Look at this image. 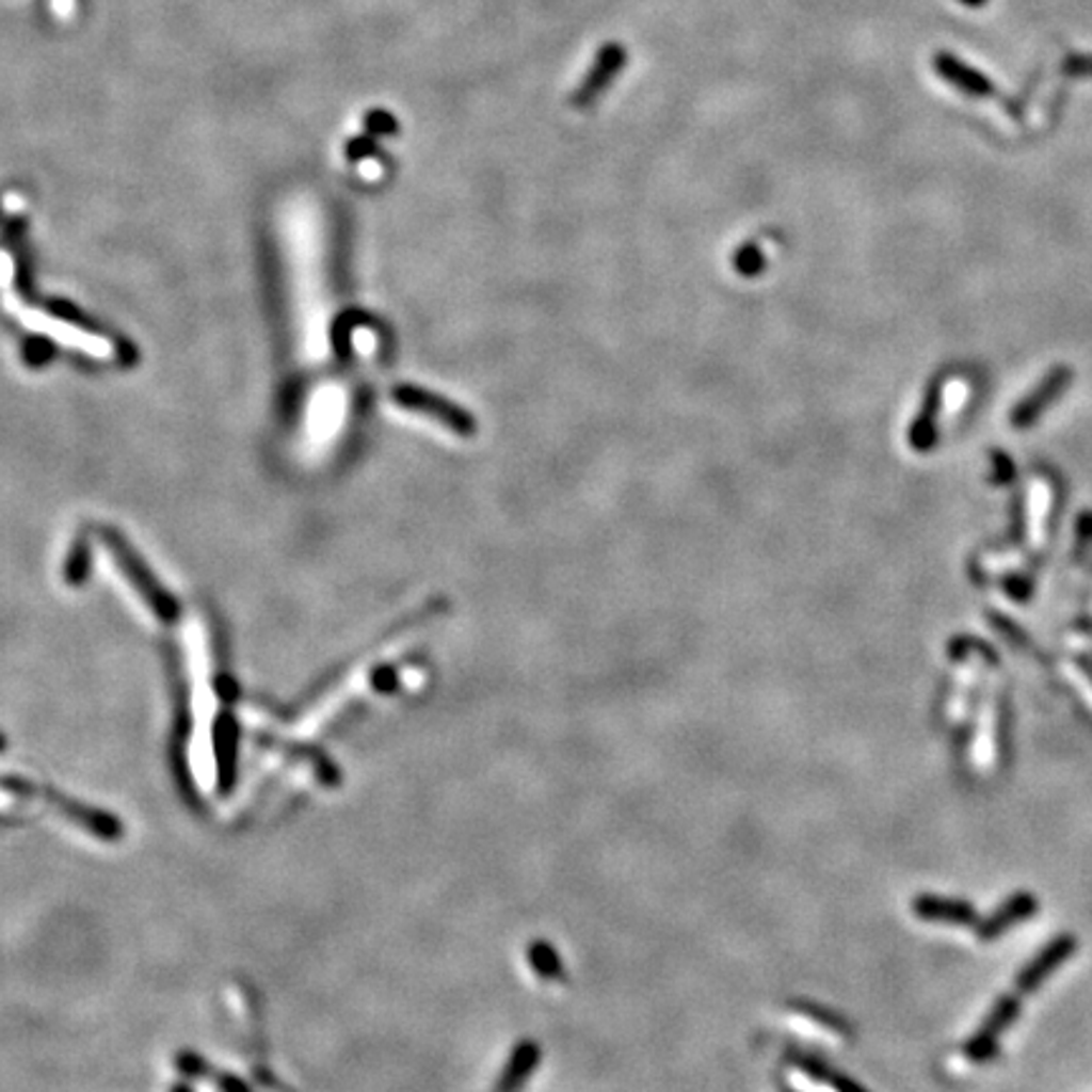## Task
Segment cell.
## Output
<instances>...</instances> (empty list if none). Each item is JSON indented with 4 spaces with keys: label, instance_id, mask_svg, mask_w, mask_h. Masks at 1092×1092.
Listing matches in <instances>:
<instances>
[{
    "label": "cell",
    "instance_id": "6da1fadb",
    "mask_svg": "<svg viewBox=\"0 0 1092 1092\" xmlns=\"http://www.w3.org/2000/svg\"><path fill=\"white\" fill-rule=\"evenodd\" d=\"M99 536L105 539L107 551L112 555L117 569L127 577V582L132 584L136 595L145 599L155 617H160L162 623H175V620L180 617V605H177V599L170 595L165 587L157 582V577L147 569V564L136 557L132 544H129L119 531L109 527H101Z\"/></svg>",
    "mask_w": 1092,
    "mask_h": 1092
},
{
    "label": "cell",
    "instance_id": "7a4b0ae2",
    "mask_svg": "<svg viewBox=\"0 0 1092 1092\" xmlns=\"http://www.w3.org/2000/svg\"><path fill=\"white\" fill-rule=\"evenodd\" d=\"M392 398L400 407L413 410V413L430 415V418L440 420L443 425L453 430V433H459V435L476 433V420L470 418L466 410L453 405V402L440 398V395L420 390V387H413V385H400L398 390L392 392Z\"/></svg>",
    "mask_w": 1092,
    "mask_h": 1092
},
{
    "label": "cell",
    "instance_id": "3957f363",
    "mask_svg": "<svg viewBox=\"0 0 1092 1092\" xmlns=\"http://www.w3.org/2000/svg\"><path fill=\"white\" fill-rule=\"evenodd\" d=\"M18 317L23 319L29 326H33V330L49 332V334H53V337L64 339L71 347H79V350H84L89 354H97V357H101V354H109V344L105 339L94 337V334L71 330V326H66V322H57V319L46 317V314L31 311V309H18Z\"/></svg>",
    "mask_w": 1092,
    "mask_h": 1092
},
{
    "label": "cell",
    "instance_id": "277c9868",
    "mask_svg": "<svg viewBox=\"0 0 1092 1092\" xmlns=\"http://www.w3.org/2000/svg\"><path fill=\"white\" fill-rule=\"evenodd\" d=\"M938 71L944 77L961 89L966 94H976V97H986V94H994L992 81H989L984 74H979L971 66H964L959 59L953 57H941L938 59Z\"/></svg>",
    "mask_w": 1092,
    "mask_h": 1092
},
{
    "label": "cell",
    "instance_id": "5b68a950",
    "mask_svg": "<svg viewBox=\"0 0 1092 1092\" xmlns=\"http://www.w3.org/2000/svg\"><path fill=\"white\" fill-rule=\"evenodd\" d=\"M916 913L926 920H951V924H966V920L974 918V913L968 911L964 903H956V900H944V898H918Z\"/></svg>",
    "mask_w": 1092,
    "mask_h": 1092
},
{
    "label": "cell",
    "instance_id": "8992f818",
    "mask_svg": "<svg viewBox=\"0 0 1092 1092\" xmlns=\"http://www.w3.org/2000/svg\"><path fill=\"white\" fill-rule=\"evenodd\" d=\"M1070 948H1073V944H1070V938H1062V941H1057L1055 946H1049L1047 951H1044L1040 959L1034 961V966H1029L1027 971H1024V976L1019 979V984L1024 989H1032V986L1040 984L1044 976H1047L1055 966H1060L1062 961L1067 959Z\"/></svg>",
    "mask_w": 1092,
    "mask_h": 1092
},
{
    "label": "cell",
    "instance_id": "52a82bcc",
    "mask_svg": "<svg viewBox=\"0 0 1092 1092\" xmlns=\"http://www.w3.org/2000/svg\"><path fill=\"white\" fill-rule=\"evenodd\" d=\"M536 1062V1047L534 1044H524L521 1049H516L514 1060L509 1064V1073L503 1075L501 1085H498V1092H518L524 1080L531 1075V1067Z\"/></svg>",
    "mask_w": 1092,
    "mask_h": 1092
},
{
    "label": "cell",
    "instance_id": "ba28073f",
    "mask_svg": "<svg viewBox=\"0 0 1092 1092\" xmlns=\"http://www.w3.org/2000/svg\"><path fill=\"white\" fill-rule=\"evenodd\" d=\"M531 966H534V971L542 976V979L551 981V979H562V961H559V956L555 953V948L546 946V944H536L531 946Z\"/></svg>",
    "mask_w": 1092,
    "mask_h": 1092
},
{
    "label": "cell",
    "instance_id": "9c48e42d",
    "mask_svg": "<svg viewBox=\"0 0 1092 1092\" xmlns=\"http://www.w3.org/2000/svg\"><path fill=\"white\" fill-rule=\"evenodd\" d=\"M86 575H89V546L84 539H77L71 546V551H68V557H66L64 579L68 584H79V582H84Z\"/></svg>",
    "mask_w": 1092,
    "mask_h": 1092
},
{
    "label": "cell",
    "instance_id": "30bf717a",
    "mask_svg": "<svg viewBox=\"0 0 1092 1092\" xmlns=\"http://www.w3.org/2000/svg\"><path fill=\"white\" fill-rule=\"evenodd\" d=\"M26 357H29L31 365H38V362H46L51 357V347L46 341H29L26 347Z\"/></svg>",
    "mask_w": 1092,
    "mask_h": 1092
},
{
    "label": "cell",
    "instance_id": "8fae6325",
    "mask_svg": "<svg viewBox=\"0 0 1092 1092\" xmlns=\"http://www.w3.org/2000/svg\"><path fill=\"white\" fill-rule=\"evenodd\" d=\"M1064 71L1070 74H1092V59H1067Z\"/></svg>",
    "mask_w": 1092,
    "mask_h": 1092
},
{
    "label": "cell",
    "instance_id": "7c38bea8",
    "mask_svg": "<svg viewBox=\"0 0 1092 1092\" xmlns=\"http://www.w3.org/2000/svg\"><path fill=\"white\" fill-rule=\"evenodd\" d=\"M3 746H5V736L0 734V751H3Z\"/></svg>",
    "mask_w": 1092,
    "mask_h": 1092
},
{
    "label": "cell",
    "instance_id": "4fadbf2b",
    "mask_svg": "<svg viewBox=\"0 0 1092 1092\" xmlns=\"http://www.w3.org/2000/svg\"><path fill=\"white\" fill-rule=\"evenodd\" d=\"M175 1092H190V1090H186V1088H177Z\"/></svg>",
    "mask_w": 1092,
    "mask_h": 1092
}]
</instances>
